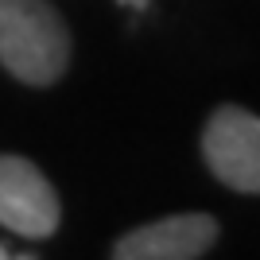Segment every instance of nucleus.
<instances>
[{"label": "nucleus", "instance_id": "39448f33", "mask_svg": "<svg viewBox=\"0 0 260 260\" xmlns=\"http://www.w3.org/2000/svg\"><path fill=\"white\" fill-rule=\"evenodd\" d=\"M117 4H124V8H132V12H144V8H148V0H117Z\"/></svg>", "mask_w": 260, "mask_h": 260}, {"label": "nucleus", "instance_id": "7ed1b4c3", "mask_svg": "<svg viewBox=\"0 0 260 260\" xmlns=\"http://www.w3.org/2000/svg\"><path fill=\"white\" fill-rule=\"evenodd\" d=\"M58 221L62 206L51 179L23 155H0V225L27 241H43Z\"/></svg>", "mask_w": 260, "mask_h": 260}, {"label": "nucleus", "instance_id": "0eeeda50", "mask_svg": "<svg viewBox=\"0 0 260 260\" xmlns=\"http://www.w3.org/2000/svg\"><path fill=\"white\" fill-rule=\"evenodd\" d=\"M12 260H35V256H27V252H23V256H12Z\"/></svg>", "mask_w": 260, "mask_h": 260}, {"label": "nucleus", "instance_id": "423d86ee", "mask_svg": "<svg viewBox=\"0 0 260 260\" xmlns=\"http://www.w3.org/2000/svg\"><path fill=\"white\" fill-rule=\"evenodd\" d=\"M0 260H12V252H8V249H4V245H0Z\"/></svg>", "mask_w": 260, "mask_h": 260}, {"label": "nucleus", "instance_id": "20e7f679", "mask_svg": "<svg viewBox=\"0 0 260 260\" xmlns=\"http://www.w3.org/2000/svg\"><path fill=\"white\" fill-rule=\"evenodd\" d=\"M214 241L217 221L210 214H171L128 229L113 245L109 260H202Z\"/></svg>", "mask_w": 260, "mask_h": 260}, {"label": "nucleus", "instance_id": "f03ea898", "mask_svg": "<svg viewBox=\"0 0 260 260\" xmlns=\"http://www.w3.org/2000/svg\"><path fill=\"white\" fill-rule=\"evenodd\" d=\"M202 159L229 190L260 194V117L241 105L214 109L202 128Z\"/></svg>", "mask_w": 260, "mask_h": 260}, {"label": "nucleus", "instance_id": "f257e3e1", "mask_svg": "<svg viewBox=\"0 0 260 260\" xmlns=\"http://www.w3.org/2000/svg\"><path fill=\"white\" fill-rule=\"evenodd\" d=\"M0 66L23 86H54L70 66V31L51 0H0Z\"/></svg>", "mask_w": 260, "mask_h": 260}]
</instances>
